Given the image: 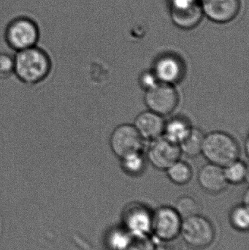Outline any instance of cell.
Returning <instances> with one entry per match:
<instances>
[{
    "label": "cell",
    "mask_w": 249,
    "mask_h": 250,
    "mask_svg": "<svg viewBox=\"0 0 249 250\" xmlns=\"http://www.w3.org/2000/svg\"><path fill=\"white\" fill-rule=\"evenodd\" d=\"M14 74L24 84L34 86L45 81L52 70L49 54L38 45L16 52Z\"/></svg>",
    "instance_id": "cell-1"
},
{
    "label": "cell",
    "mask_w": 249,
    "mask_h": 250,
    "mask_svg": "<svg viewBox=\"0 0 249 250\" xmlns=\"http://www.w3.org/2000/svg\"><path fill=\"white\" fill-rule=\"evenodd\" d=\"M239 153L238 142L229 134L214 131L204 135L201 154L209 163L225 167L238 160Z\"/></svg>",
    "instance_id": "cell-2"
},
{
    "label": "cell",
    "mask_w": 249,
    "mask_h": 250,
    "mask_svg": "<svg viewBox=\"0 0 249 250\" xmlns=\"http://www.w3.org/2000/svg\"><path fill=\"white\" fill-rule=\"evenodd\" d=\"M39 35L38 24L32 19L22 16L9 23L4 38L7 45L13 51L19 52L36 46Z\"/></svg>",
    "instance_id": "cell-3"
},
{
    "label": "cell",
    "mask_w": 249,
    "mask_h": 250,
    "mask_svg": "<svg viewBox=\"0 0 249 250\" xmlns=\"http://www.w3.org/2000/svg\"><path fill=\"white\" fill-rule=\"evenodd\" d=\"M144 101L150 111L159 115H169L179 103V95L173 85L161 83L146 91Z\"/></svg>",
    "instance_id": "cell-4"
},
{
    "label": "cell",
    "mask_w": 249,
    "mask_h": 250,
    "mask_svg": "<svg viewBox=\"0 0 249 250\" xmlns=\"http://www.w3.org/2000/svg\"><path fill=\"white\" fill-rule=\"evenodd\" d=\"M181 231L185 242L197 249L209 246L215 237L214 229L211 222L199 214L185 219Z\"/></svg>",
    "instance_id": "cell-5"
},
{
    "label": "cell",
    "mask_w": 249,
    "mask_h": 250,
    "mask_svg": "<svg viewBox=\"0 0 249 250\" xmlns=\"http://www.w3.org/2000/svg\"><path fill=\"white\" fill-rule=\"evenodd\" d=\"M109 143L113 152L120 159L132 153L141 152L143 150V138L133 125H121L115 128L110 137Z\"/></svg>",
    "instance_id": "cell-6"
},
{
    "label": "cell",
    "mask_w": 249,
    "mask_h": 250,
    "mask_svg": "<svg viewBox=\"0 0 249 250\" xmlns=\"http://www.w3.org/2000/svg\"><path fill=\"white\" fill-rule=\"evenodd\" d=\"M181 154L179 145L162 135L152 140L148 149L147 157L153 167L166 170L171 165L179 160Z\"/></svg>",
    "instance_id": "cell-7"
},
{
    "label": "cell",
    "mask_w": 249,
    "mask_h": 250,
    "mask_svg": "<svg viewBox=\"0 0 249 250\" xmlns=\"http://www.w3.org/2000/svg\"><path fill=\"white\" fill-rule=\"evenodd\" d=\"M171 11L175 24L184 29L195 27L201 21L203 13L197 0H171Z\"/></svg>",
    "instance_id": "cell-8"
},
{
    "label": "cell",
    "mask_w": 249,
    "mask_h": 250,
    "mask_svg": "<svg viewBox=\"0 0 249 250\" xmlns=\"http://www.w3.org/2000/svg\"><path fill=\"white\" fill-rule=\"evenodd\" d=\"M163 240L175 239L181 231V217L175 209L170 207L159 208L152 217V227Z\"/></svg>",
    "instance_id": "cell-9"
},
{
    "label": "cell",
    "mask_w": 249,
    "mask_h": 250,
    "mask_svg": "<svg viewBox=\"0 0 249 250\" xmlns=\"http://www.w3.org/2000/svg\"><path fill=\"white\" fill-rule=\"evenodd\" d=\"M153 71L159 82L173 85L182 79L184 67L178 57L167 54L156 60Z\"/></svg>",
    "instance_id": "cell-10"
},
{
    "label": "cell",
    "mask_w": 249,
    "mask_h": 250,
    "mask_svg": "<svg viewBox=\"0 0 249 250\" xmlns=\"http://www.w3.org/2000/svg\"><path fill=\"white\" fill-rule=\"evenodd\" d=\"M203 12L213 21L226 23L238 15L240 9L239 0H204L202 6Z\"/></svg>",
    "instance_id": "cell-11"
},
{
    "label": "cell",
    "mask_w": 249,
    "mask_h": 250,
    "mask_svg": "<svg viewBox=\"0 0 249 250\" xmlns=\"http://www.w3.org/2000/svg\"><path fill=\"white\" fill-rule=\"evenodd\" d=\"M198 182L203 189L213 194L222 192L228 183L223 167L210 163L200 168Z\"/></svg>",
    "instance_id": "cell-12"
},
{
    "label": "cell",
    "mask_w": 249,
    "mask_h": 250,
    "mask_svg": "<svg viewBox=\"0 0 249 250\" xmlns=\"http://www.w3.org/2000/svg\"><path fill=\"white\" fill-rule=\"evenodd\" d=\"M165 123L162 116L149 110L136 117L134 126L143 139L152 141L163 135Z\"/></svg>",
    "instance_id": "cell-13"
},
{
    "label": "cell",
    "mask_w": 249,
    "mask_h": 250,
    "mask_svg": "<svg viewBox=\"0 0 249 250\" xmlns=\"http://www.w3.org/2000/svg\"><path fill=\"white\" fill-rule=\"evenodd\" d=\"M124 222L134 235L144 236L152 227V217L146 207L139 204L129 206L124 213Z\"/></svg>",
    "instance_id": "cell-14"
},
{
    "label": "cell",
    "mask_w": 249,
    "mask_h": 250,
    "mask_svg": "<svg viewBox=\"0 0 249 250\" xmlns=\"http://www.w3.org/2000/svg\"><path fill=\"white\" fill-rule=\"evenodd\" d=\"M192 128L185 118L175 117L165 123L163 135L167 139L179 145L189 135Z\"/></svg>",
    "instance_id": "cell-15"
},
{
    "label": "cell",
    "mask_w": 249,
    "mask_h": 250,
    "mask_svg": "<svg viewBox=\"0 0 249 250\" xmlns=\"http://www.w3.org/2000/svg\"><path fill=\"white\" fill-rule=\"evenodd\" d=\"M204 134L199 129L192 128L189 135L179 144L181 153L190 157H194L201 154Z\"/></svg>",
    "instance_id": "cell-16"
},
{
    "label": "cell",
    "mask_w": 249,
    "mask_h": 250,
    "mask_svg": "<svg viewBox=\"0 0 249 250\" xmlns=\"http://www.w3.org/2000/svg\"><path fill=\"white\" fill-rule=\"evenodd\" d=\"M169 179L177 185H185L192 176L191 167L185 162L178 160L166 170Z\"/></svg>",
    "instance_id": "cell-17"
},
{
    "label": "cell",
    "mask_w": 249,
    "mask_h": 250,
    "mask_svg": "<svg viewBox=\"0 0 249 250\" xmlns=\"http://www.w3.org/2000/svg\"><path fill=\"white\" fill-rule=\"evenodd\" d=\"M227 182L232 184L244 182L248 176V167L241 160H236L223 167Z\"/></svg>",
    "instance_id": "cell-18"
},
{
    "label": "cell",
    "mask_w": 249,
    "mask_h": 250,
    "mask_svg": "<svg viewBox=\"0 0 249 250\" xmlns=\"http://www.w3.org/2000/svg\"><path fill=\"white\" fill-rule=\"evenodd\" d=\"M121 160L123 170L131 176H137L143 173L145 167V160L141 152H134L124 156Z\"/></svg>",
    "instance_id": "cell-19"
},
{
    "label": "cell",
    "mask_w": 249,
    "mask_h": 250,
    "mask_svg": "<svg viewBox=\"0 0 249 250\" xmlns=\"http://www.w3.org/2000/svg\"><path fill=\"white\" fill-rule=\"evenodd\" d=\"M175 211L179 214L181 218L187 219L198 214L200 211V206L197 201L192 197H181L177 201Z\"/></svg>",
    "instance_id": "cell-20"
},
{
    "label": "cell",
    "mask_w": 249,
    "mask_h": 250,
    "mask_svg": "<svg viewBox=\"0 0 249 250\" xmlns=\"http://www.w3.org/2000/svg\"><path fill=\"white\" fill-rule=\"evenodd\" d=\"M231 223L238 230H245L248 229L249 214L247 206H240L234 208L231 213Z\"/></svg>",
    "instance_id": "cell-21"
},
{
    "label": "cell",
    "mask_w": 249,
    "mask_h": 250,
    "mask_svg": "<svg viewBox=\"0 0 249 250\" xmlns=\"http://www.w3.org/2000/svg\"><path fill=\"white\" fill-rule=\"evenodd\" d=\"M134 236L130 237L122 250H156L152 242L144 236Z\"/></svg>",
    "instance_id": "cell-22"
},
{
    "label": "cell",
    "mask_w": 249,
    "mask_h": 250,
    "mask_svg": "<svg viewBox=\"0 0 249 250\" xmlns=\"http://www.w3.org/2000/svg\"><path fill=\"white\" fill-rule=\"evenodd\" d=\"M14 74V56L0 52V77L7 78Z\"/></svg>",
    "instance_id": "cell-23"
},
{
    "label": "cell",
    "mask_w": 249,
    "mask_h": 250,
    "mask_svg": "<svg viewBox=\"0 0 249 250\" xmlns=\"http://www.w3.org/2000/svg\"><path fill=\"white\" fill-rule=\"evenodd\" d=\"M110 245L115 250H122L130 240V236L123 232H114L111 235Z\"/></svg>",
    "instance_id": "cell-24"
},
{
    "label": "cell",
    "mask_w": 249,
    "mask_h": 250,
    "mask_svg": "<svg viewBox=\"0 0 249 250\" xmlns=\"http://www.w3.org/2000/svg\"><path fill=\"white\" fill-rule=\"evenodd\" d=\"M159 83V79H157L153 70L143 72L140 76V86L143 88V89H145V91L149 90V89L154 87Z\"/></svg>",
    "instance_id": "cell-25"
},
{
    "label": "cell",
    "mask_w": 249,
    "mask_h": 250,
    "mask_svg": "<svg viewBox=\"0 0 249 250\" xmlns=\"http://www.w3.org/2000/svg\"><path fill=\"white\" fill-rule=\"evenodd\" d=\"M156 250H181V244L175 239L164 240Z\"/></svg>",
    "instance_id": "cell-26"
},
{
    "label": "cell",
    "mask_w": 249,
    "mask_h": 250,
    "mask_svg": "<svg viewBox=\"0 0 249 250\" xmlns=\"http://www.w3.org/2000/svg\"><path fill=\"white\" fill-rule=\"evenodd\" d=\"M197 1H199V2H200V1H202V2H203V1H204V0H197Z\"/></svg>",
    "instance_id": "cell-27"
}]
</instances>
